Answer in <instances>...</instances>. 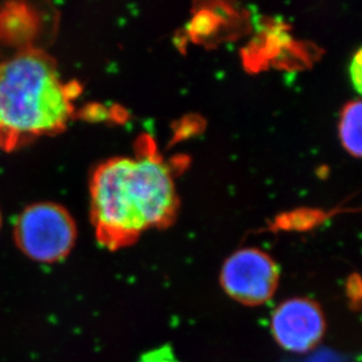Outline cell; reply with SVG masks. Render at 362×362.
<instances>
[{"instance_id":"cell-5","label":"cell","mask_w":362,"mask_h":362,"mask_svg":"<svg viewBox=\"0 0 362 362\" xmlns=\"http://www.w3.org/2000/svg\"><path fill=\"white\" fill-rule=\"evenodd\" d=\"M325 331L326 320L322 308L308 298L283 301L271 318L274 340L288 352H310L322 341Z\"/></svg>"},{"instance_id":"cell-9","label":"cell","mask_w":362,"mask_h":362,"mask_svg":"<svg viewBox=\"0 0 362 362\" xmlns=\"http://www.w3.org/2000/svg\"><path fill=\"white\" fill-rule=\"evenodd\" d=\"M0 223H1V219H0Z\"/></svg>"},{"instance_id":"cell-7","label":"cell","mask_w":362,"mask_h":362,"mask_svg":"<svg viewBox=\"0 0 362 362\" xmlns=\"http://www.w3.org/2000/svg\"><path fill=\"white\" fill-rule=\"evenodd\" d=\"M139 362H181L175 356L174 349L169 345L161 346L158 349H151L141 356Z\"/></svg>"},{"instance_id":"cell-8","label":"cell","mask_w":362,"mask_h":362,"mask_svg":"<svg viewBox=\"0 0 362 362\" xmlns=\"http://www.w3.org/2000/svg\"><path fill=\"white\" fill-rule=\"evenodd\" d=\"M349 76L352 79L353 85L356 87V90L360 92L361 90V51H358L356 57L353 58L352 64L349 67Z\"/></svg>"},{"instance_id":"cell-1","label":"cell","mask_w":362,"mask_h":362,"mask_svg":"<svg viewBox=\"0 0 362 362\" xmlns=\"http://www.w3.org/2000/svg\"><path fill=\"white\" fill-rule=\"evenodd\" d=\"M92 219L100 244L117 250L174 216L176 192L167 164L155 154L112 158L90 185Z\"/></svg>"},{"instance_id":"cell-4","label":"cell","mask_w":362,"mask_h":362,"mask_svg":"<svg viewBox=\"0 0 362 362\" xmlns=\"http://www.w3.org/2000/svg\"><path fill=\"white\" fill-rule=\"evenodd\" d=\"M279 277V267L267 252L245 247L226 260L221 285L233 300L245 306H259L274 297Z\"/></svg>"},{"instance_id":"cell-6","label":"cell","mask_w":362,"mask_h":362,"mask_svg":"<svg viewBox=\"0 0 362 362\" xmlns=\"http://www.w3.org/2000/svg\"><path fill=\"white\" fill-rule=\"evenodd\" d=\"M361 124L362 103L358 100L345 107L339 124V135L344 147L356 158L361 156Z\"/></svg>"},{"instance_id":"cell-2","label":"cell","mask_w":362,"mask_h":362,"mask_svg":"<svg viewBox=\"0 0 362 362\" xmlns=\"http://www.w3.org/2000/svg\"><path fill=\"white\" fill-rule=\"evenodd\" d=\"M76 88L39 49L21 51L0 62V147L13 151L62 132L72 117Z\"/></svg>"},{"instance_id":"cell-3","label":"cell","mask_w":362,"mask_h":362,"mask_svg":"<svg viewBox=\"0 0 362 362\" xmlns=\"http://www.w3.org/2000/svg\"><path fill=\"white\" fill-rule=\"evenodd\" d=\"M14 237L19 249L39 263L65 258L76 238V228L65 209L53 203H38L19 216Z\"/></svg>"}]
</instances>
